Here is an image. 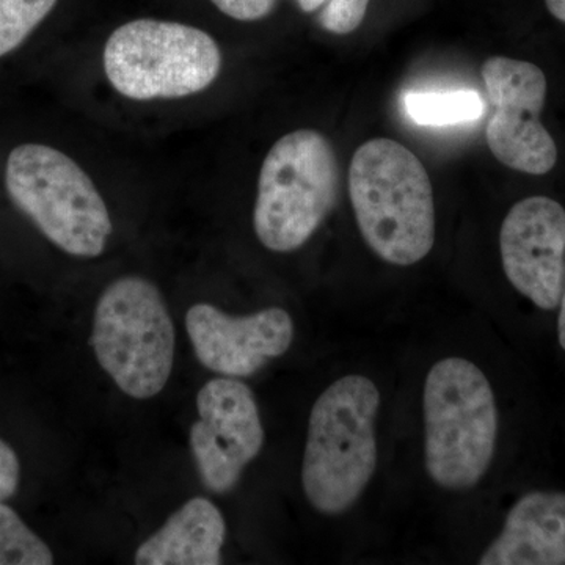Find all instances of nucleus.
Instances as JSON below:
<instances>
[{"mask_svg":"<svg viewBox=\"0 0 565 565\" xmlns=\"http://www.w3.org/2000/svg\"><path fill=\"white\" fill-rule=\"evenodd\" d=\"M90 345L122 393L134 399L158 396L172 375L177 345L158 286L139 275L111 281L96 303Z\"/></svg>","mask_w":565,"mask_h":565,"instance_id":"39448f33","label":"nucleus"},{"mask_svg":"<svg viewBox=\"0 0 565 565\" xmlns=\"http://www.w3.org/2000/svg\"><path fill=\"white\" fill-rule=\"evenodd\" d=\"M545 6L553 18L565 24V0H545Z\"/></svg>","mask_w":565,"mask_h":565,"instance_id":"412c9836","label":"nucleus"},{"mask_svg":"<svg viewBox=\"0 0 565 565\" xmlns=\"http://www.w3.org/2000/svg\"><path fill=\"white\" fill-rule=\"evenodd\" d=\"M296 2L305 13H313V11L321 9L327 0H296Z\"/></svg>","mask_w":565,"mask_h":565,"instance_id":"4be33fe9","label":"nucleus"},{"mask_svg":"<svg viewBox=\"0 0 565 565\" xmlns=\"http://www.w3.org/2000/svg\"><path fill=\"white\" fill-rule=\"evenodd\" d=\"M481 565H565V492L523 494Z\"/></svg>","mask_w":565,"mask_h":565,"instance_id":"f8f14e48","label":"nucleus"},{"mask_svg":"<svg viewBox=\"0 0 565 565\" xmlns=\"http://www.w3.org/2000/svg\"><path fill=\"white\" fill-rule=\"evenodd\" d=\"M20 478V459L14 449L0 438V503L17 493Z\"/></svg>","mask_w":565,"mask_h":565,"instance_id":"6ab92c4d","label":"nucleus"},{"mask_svg":"<svg viewBox=\"0 0 565 565\" xmlns=\"http://www.w3.org/2000/svg\"><path fill=\"white\" fill-rule=\"evenodd\" d=\"M379 408L381 392L362 374L334 381L311 408L302 487L308 503L319 514H344L373 479Z\"/></svg>","mask_w":565,"mask_h":565,"instance_id":"f03ea898","label":"nucleus"},{"mask_svg":"<svg viewBox=\"0 0 565 565\" xmlns=\"http://www.w3.org/2000/svg\"><path fill=\"white\" fill-rule=\"evenodd\" d=\"M211 2L233 20L253 22L269 17L277 0H211Z\"/></svg>","mask_w":565,"mask_h":565,"instance_id":"a211bd4d","label":"nucleus"},{"mask_svg":"<svg viewBox=\"0 0 565 565\" xmlns=\"http://www.w3.org/2000/svg\"><path fill=\"white\" fill-rule=\"evenodd\" d=\"M559 316H557V340H559L561 348L565 351V281L563 296L559 300Z\"/></svg>","mask_w":565,"mask_h":565,"instance_id":"aec40b11","label":"nucleus"},{"mask_svg":"<svg viewBox=\"0 0 565 565\" xmlns=\"http://www.w3.org/2000/svg\"><path fill=\"white\" fill-rule=\"evenodd\" d=\"M54 564L50 546L22 522L21 516L0 503V565Z\"/></svg>","mask_w":565,"mask_h":565,"instance_id":"2eb2a0df","label":"nucleus"},{"mask_svg":"<svg viewBox=\"0 0 565 565\" xmlns=\"http://www.w3.org/2000/svg\"><path fill=\"white\" fill-rule=\"evenodd\" d=\"M501 263L516 291L541 310L559 307L565 281V210L548 196L522 200L500 232Z\"/></svg>","mask_w":565,"mask_h":565,"instance_id":"9d476101","label":"nucleus"},{"mask_svg":"<svg viewBox=\"0 0 565 565\" xmlns=\"http://www.w3.org/2000/svg\"><path fill=\"white\" fill-rule=\"evenodd\" d=\"M340 169L332 143L315 129L275 141L258 178L253 228L270 252L302 247L333 210Z\"/></svg>","mask_w":565,"mask_h":565,"instance_id":"423d86ee","label":"nucleus"},{"mask_svg":"<svg viewBox=\"0 0 565 565\" xmlns=\"http://www.w3.org/2000/svg\"><path fill=\"white\" fill-rule=\"evenodd\" d=\"M199 422L191 427V449L203 486L228 493L264 446L255 394L234 377L212 379L196 396Z\"/></svg>","mask_w":565,"mask_h":565,"instance_id":"1a4fd4ad","label":"nucleus"},{"mask_svg":"<svg viewBox=\"0 0 565 565\" xmlns=\"http://www.w3.org/2000/svg\"><path fill=\"white\" fill-rule=\"evenodd\" d=\"M370 0H327L319 22L334 35H348L360 28L366 17Z\"/></svg>","mask_w":565,"mask_h":565,"instance_id":"f3484780","label":"nucleus"},{"mask_svg":"<svg viewBox=\"0 0 565 565\" xmlns=\"http://www.w3.org/2000/svg\"><path fill=\"white\" fill-rule=\"evenodd\" d=\"M349 195L364 243L379 258L412 266L433 250V184L422 161L399 141L367 140L353 152Z\"/></svg>","mask_w":565,"mask_h":565,"instance_id":"f257e3e1","label":"nucleus"},{"mask_svg":"<svg viewBox=\"0 0 565 565\" xmlns=\"http://www.w3.org/2000/svg\"><path fill=\"white\" fill-rule=\"evenodd\" d=\"M104 73L115 92L132 102L181 99L217 81L223 57L210 33L181 22L136 20L111 32Z\"/></svg>","mask_w":565,"mask_h":565,"instance_id":"0eeeda50","label":"nucleus"},{"mask_svg":"<svg viewBox=\"0 0 565 565\" xmlns=\"http://www.w3.org/2000/svg\"><path fill=\"white\" fill-rule=\"evenodd\" d=\"M424 463L435 484L451 492L482 481L497 451V399L484 371L446 356L430 367L423 390Z\"/></svg>","mask_w":565,"mask_h":565,"instance_id":"7ed1b4c3","label":"nucleus"},{"mask_svg":"<svg viewBox=\"0 0 565 565\" xmlns=\"http://www.w3.org/2000/svg\"><path fill=\"white\" fill-rule=\"evenodd\" d=\"M481 74L493 109L486 139L494 158L520 173L552 172L557 148L541 121L548 88L544 71L530 62L490 57Z\"/></svg>","mask_w":565,"mask_h":565,"instance_id":"6e6552de","label":"nucleus"},{"mask_svg":"<svg viewBox=\"0 0 565 565\" xmlns=\"http://www.w3.org/2000/svg\"><path fill=\"white\" fill-rule=\"evenodd\" d=\"M404 109L416 125L441 128L479 120L484 115L486 104L478 92L457 88L405 93Z\"/></svg>","mask_w":565,"mask_h":565,"instance_id":"4468645a","label":"nucleus"},{"mask_svg":"<svg viewBox=\"0 0 565 565\" xmlns=\"http://www.w3.org/2000/svg\"><path fill=\"white\" fill-rule=\"evenodd\" d=\"M57 0H0V58L17 51L50 17Z\"/></svg>","mask_w":565,"mask_h":565,"instance_id":"dca6fc26","label":"nucleus"},{"mask_svg":"<svg viewBox=\"0 0 565 565\" xmlns=\"http://www.w3.org/2000/svg\"><path fill=\"white\" fill-rule=\"evenodd\" d=\"M226 523L217 505L196 497L169 516L166 525L137 548V565H218Z\"/></svg>","mask_w":565,"mask_h":565,"instance_id":"ddd939ff","label":"nucleus"},{"mask_svg":"<svg viewBox=\"0 0 565 565\" xmlns=\"http://www.w3.org/2000/svg\"><path fill=\"white\" fill-rule=\"evenodd\" d=\"M185 330L196 359L225 377H250L285 355L294 340L291 315L282 308L247 316L223 313L211 303H196L185 315Z\"/></svg>","mask_w":565,"mask_h":565,"instance_id":"9b49d317","label":"nucleus"},{"mask_svg":"<svg viewBox=\"0 0 565 565\" xmlns=\"http://www.w3.org/2000/svg\"><path fill=\"white\" fill-rule=\"evenodd\" d=\"M11 202L55 247L76 258H98L107 247L111 218L90 174L66 152L22 143L7 158Z\"/></svg>","mask_w":565,"mask_h":565,"instance_id":"20e7f679","label":"nucleus"}]
</instances>
